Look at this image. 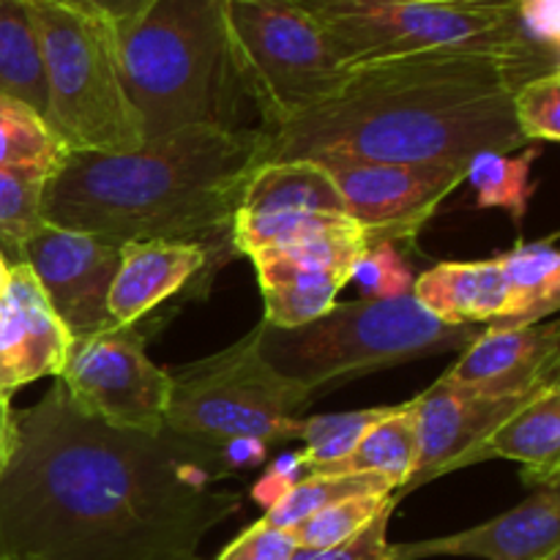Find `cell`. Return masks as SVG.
Listing matches in <instances>:
<instances>
[{"label": "cell", "instance_id": "6da1fadb", "mask_svg": "<svg viewBox=\"0 0 560 560\" xmlns=\"http://www.w3.org/2000/svg\"><path fill=\"white\" fill-rule=\"evenodd\" d=\"M219 443L91 419L58 381L16 413L0 476V558L191 560L241 512Z\"/></svg>", "mask_w": 560, "mask_h": 560}, {"label": "cell", "instance_id": "7a4b0ae2", "mask_svg": "<svg viewBox=\"0 0 560 560\" xmlns=\"http://www.w3.org/2000/svg\"><path fill=\"white\" fill-rule=\"evenodd\" d=\"M520 66L479 52H430L348 69L342 85L299 118L266 131V162L355 159L468 164L481 151H523L514 88Z\"/></svg>", "mask_w": 560, "mask_h": 560}, {"label": "cell", "instance_id": "3957f363", "mask_svg": "<svg viewBox=\"0 0 560 560\" xmlns=\"http://www.w3.org/2000/svg\"><path fill=\"white\" fill-rule=\"evenodd\" d=\"M266 153V131L235 126H189L126 153H69L44 186L42 217L115 244H200L224 260L235 208Z\"/></svg>", "mask_w": 560, "mask_h": 560}, {"label": "cell", "instance_id": "277c9868", "mask_svg": "<svg viewBox=\"0 0 560 560\" xmlns=\"http://www.w3.org/2000/svg\"><path fill=\"white\" fill-rule=\"evenodd\" d=\"M120 74L145 140L189 126H233L241 91L230 58L224 0H159L115 33Z\"/></svg>", "mask_w": 560, "mask_h": 560}, {"label": "cell", "instance_id": "5b68a950", "mask_svg": "<svg viewBox=\"0 0 560 560\" xmlns=\"http://www.w3.org/2000/svg\"><path fill=\"white\" fill-rule=\"evenodd\" d=\"M320 31L342 69L430 52H479L520 66L528 77L558 69V55L523 33L514 0H290Z\"/></svg>", "mask_w": 560, "mask_h": 560}, {"label": "cell", "instance_id": "8992f818", "mask_svg": "<svg viewBox=\"0 0 560 560\" xmlns=\"http://www.w3.org/2000/svg\"><path fill=\"white\" fill-rule=\"evenodd\" d=\"M479 326H448L413 295L397 301H345L299 328L260 323V355L312 399L372 372L465 350Z\"/></svg>", "mask_w": 560, "mask_h": 560}, {"label": "cell", "instance_id": "52a82bcc", "mask_svg": "<svg viewBox=\"0 0 560 560\" xmlns=\"http://www.w3.org/2000/svg\"><path fill=\"white\" fill-rule=\"evenodd\" d=\"M47 77L44 118L71 153H126L145 142L120 74L115 33L52 0H25Z\"/></svg>", "mask_w": 560, "mask_h": 560}, {"label": "cell", "instance_id": "ba28073f", "mask_svg": "<svg viewBox=\"0 0 560 560\" xmlns=\"http://www.w3.org/2000/svg\"><path fill=\"white\" fill-rule=\"evenodd\" d=\"M312 402L304 386L268 366L260 355V326H255L230 348L170 372L164 427L211 443L260 438L277 446L299 441Z\"/></svg>", "mask_w": 560, "mask_h": 560}, {"label": "cell", "instance_id": "9c48e42d", "mask_svg": "<svg viewBox=\"0 0 560 560\" xmlns=\"http://www.w3.org/2000/svg\"><path fill=\"white\" fill-rule=\"evenodd\" d=\"M230 58L246 96L273 131L326 102L348 69L290 0H224Z\"/></svg>", "mask_w": 560, "mask_h": 560}, {"label": "cell", "instance_id": "30bf717a", "mask_svg": "<svg viewBox=\"0 0 560 560\" xmlns=\"http://www.w3.org/2000/svg\"><path fill=\"white\" fill-rule=\"evenodd\" d=\"M140 323L109 326L74 337L55 381L77 410L109 427L162 432L170 399V372L145 353Z\"/></svg>", "mask_w": 560, "mask_h": 560}, {"label": "cell", "instance_id": "8fae6325", "mask_svg": "<svg viewBox=\"0 0 560 560\" xmlns=\"http://www.w3.org/2000/svg\"><path fill=\"white\" fill-rule=\"evenodd\" d=\"M345 200V211L370 246L413 249L441 202L465 184L468 164H388L355 159H315Z\"/></svg>", "mask_w": 560, "mask_h": 560}, {"label": "cell", "instance_id": "7c38bea8", "mask_svg": "<svg viewBox=\"0 0 560 560\" xmlns=\"http://www.w3.org/2000/svg\"><path fill=\"white\" fill-rule=\"evenodd\" d=\"M22 262L71 337L113 326L107 295L120 266V244L42 222L22 249Z\"/></svg>", "mask_w": 560, "mask_h": 560}, {"label": "cell", "instance_id": "4fadbf2b", "mask_svg": "<svg viewBox=\"0 0 560 560\" xmlns=\"http://www.w3.org/2000/svg\"><path fill=\"white\" fill-rule=\"evenodd\" d=\"M536 394L492 397V394L465 392V388L452 386L446 377H438L424 394L413 399L416 430H419V463H416L408 485L399 487L394 495L402 501L408 492L452 474L457 459L468 448H474L492 427L501 424L506 416H512L520 405L534 399Z\"/></svg>", "mask_w": 560, "mask_h": 560}, {"label": "cell", "instance_id": "5bb4252c", "mask_svg": "<svg viewBox=\"0 0 560 560\" xmlns=\"http://www.w3.org/2000/svg\"><path fill=\"white\" fill-rule=\"evenodd\" d=\"M560 375V326H487L446 372L452 386L492 397L536 394L556 386Z\"/></svg>", "mask_w": 560, "mask_h": 560}, {"label": "cell", "instance_id": "9a60e30c", "mask_svg": "<svg viewBox=\"0 0 560 560\" xmlns=\"http://www.w3.org/2000/svg\"><path fill=\"white\" fill-rule=\"evenodd\" d=\"M74 337L49 306L42 284L25 262L11 266L9 288L0 293V394L58 377Z\"/></svg>", "mask_w": 560, "mask_h": 560}, {"label": "cell", "instance_id": "2e32d148", "mask_svg": "<svg viewBox=\"0 0 560 560\" xmlns=\"http://www.w3.org/2000/svg\"><path fill=\"white\" fill-rule=\"evenodd\" d=\"M560 547V487L530 490L520 506L448 536L392 545V560H539Z\"/></svg>", "mask_w": 560, "mask_h": 560}, {"label": "cell", "instance_id": "e0dca14e", "mask_svg": "<svg viewBox=\"0 0 560 560\" xmlns=\"http://www.w3.org/2000/svg\"><path fill=\"white\" fill-rule=\"evenodd\" d=\"M211 252L180 241H126L107 295L113 326H131L189 288L211 266Z\"/></svg>", "mask_w": 560, "mask_h": 560}, {"label": "cell", "instance_id": "ac0fdd59", "mask_svg": "<svg viewBox=\"0 0 560 560\" xmlns=\"http://www.w3.org/2000/svg\"><path fill=\"white\" fill-rule=\"evenodd\" d=\"M490 459L517 463L528 490L560 487V383L547 386L501 424L492 427L457 459L454 470Z\"/></svg>", "mask_w": 560, "mask_h": 560}, {"label": "cell", "instance_id": "d6986e66", "mask_svg": "<svg viewBox=\"0 0 560 560\" xmlns=\"http://www.w3.org/2000/svg\"><path fill=\"white\" fill-rule=\"evenodd\" d=\"M413 299L448 326H492L509 304L498 260H443L416 277Z\"/></svg>", "mask_w": 560, "mask_h": 560}, {"label": "cell", "instance_id": "ffe728a7", "mask_svg": "<svg viewBox=\"0 0 560 560\" xmlns=\"http://www.w3.org/2000/svg\"><path fill=\"white\" fill-rule=\"evenodd\" d=\"M249 260L257 271L266 304L262 323L271 328H299L317 320L337 304L339 290L345 288L337 273L293 252H257Z\"/></svg>", "mask_w": 560, "mask_h": 560}, {"label": "cell", "instance_id": "44dd1931", "mask_svg": "<svg viewBox=\"0 0 560 560\" xmlns=\"http://www.w3.org/2000/svg\"><path fill=\"white\" fill-rule=\"evenodd\" d=\"M277 213L348 211L337 184L315 159H284V162L257 164L235 208V217H277Z\"/></svg>", "mask_w": 560, "mask_h": 560}, {"label": "cell", "instance_id": "7402d4cb", "mask_svg": "<svg viewBox=\"0 0 560 560\" xmlns=\"http://www.w3.org/2000/svg\"><path fill=\"white\" fill-rule=\"evenodd\" d=\"M558 235L512 246L498 255L509 288L506 312L492 326H530L545 323L560 310V252Z\"/></svg>", "mask_w": 560, "mask_h": 560}, {"label": "cell", "instance_id": "603a6c76", "mask_svg": "<svg viewBox=\"0 0 560 560\" xmlns=\"http://www.w3.org/2000/svg\"><path fill=\"white\" fill-rule=\"evenodd\" d=\"M419 463V430H416L413 399L394 405L392 413L366 430L359 446L342 459L317 474H375L392 485L405 487Z\"/></svg>", "mask_w": 560, "mask_h": 560}, {"label": "cell", "instance_id": "cb8c5ba5", "mask_svg": "<svg viewBox=\"0 0 560 560\" xmlns=\"http://www.w3.org/2000/svg\"><path fill=\"white\" fill-rule=\"evenodd\" d=\"M0 96L47 109L42 44L25 0H0Z\"/></svg>", "mask_w": 560, "mask_h": 560}, {"label": "cell", "instance_id": "d4e9b609", "mask_svg": "<svg viewBox=\"0 0 560 560\" xmlns=\"http://www.w3.org/2000/svg\"><path fill=\"white\" fill-rule=\"evenodd\" d=\"M69 153L42 113L16 98L0 96V170L49 180L63 167Z\"/></svg>", "mask_w": 560, "mask_h": 560}, {"label": "cell", "instance_id": "484cf974", "mask_svg": "<svg viewBox=\"0 0 560 560\" xmlns=\"http://www.w3.org/2000/svg\"><path fill=\"white\" fill-rule=\"evenodd\" d=\"M541 156V145H525L520 153L481 151L465 170V180L476 191V208H501L512 217L517 233L528 217L534 200V162Z\"/></svg>", "mask_w": 560, "mask_h": 560}, {"label": "cell", "instance_id": "4316f807", "mask_svg": "<svg viewBox=\"0 0 560 560\" xmlns=\"http://www.w3.org/2000/svg\"><path fill=\"white\" fill-rule=\"evenodd\" d=\"M397 485L375 474H306L293 485V490L266 512V523L273 528L295 530L312 514L323 512L331 503L355 495H392Z\"/></svg>", "mask_w": 560, "mask_h": 560}, {"label": "cell", "instance_id": "83f0119b", "mask_svg": "<svg viewBox=\"0 0 560 560\" xmlns=\"http://www.w3.org/2000/svg\"><path fill=\"white\" fill-rule=\"evenodd\" d=\"M394 405H381V408L348 410V413H328V416H304L301 419L299 441L304 448L299 452L301 465L306 474H317L331 465L342 463L361 438L366 435L372 424L392 413Z\"/></svg>", "mask_w": 560, "mask_h": 560}, {"label": "cell", "instance_id": "f1b7e54d", "mask_svg": "<svg viewBox=\"0 0 560 560\" xmlns=\"http://www.w3.org/2000/svg\"><path fill=\"white\" fill-rule=\"evenodd\" d=\"M44 186L47 180L38 175L0 170V255L9 266L22 262V249L44 222Z\"/></svg>", "mask_w": 560, "mask_h": 560}, {"label": "cell", "instance_id": "f546056e", "mask_svg": "<svg viewBox=\"0 0 560 560\" xmlns=\"http://www.w3.org/2000/svg\"><path fill=\"white\" fill-rule=\"evenodd\" d=\"M392 498L394 492L392 495L345 498V501H337L323 509V512L312 514L306 523H301L293 530L299 550H326V547L353 539L361 528H366L386 509Z\"/></svg>", "mask_w": 560, "mask_h": 560}, {"label": "cell", "instance_id": "4dcf8cb0", "mask_svg": "<svg viewBox=\"0 0 560 560\" xmlns=\"http://www.w3.org/2000/svg\"><path fill=\"white\" fill-rule=\"evenodd\" d=\"M350 282L361 290L364 301H397L413 295L416 271L408 252L394 244H375L355 260Z\"/></svg>", "mask_w": 560, "mask_h": 560}, {"label": "cell", "instance_id": "1f68e13d", "mask_svg": "<svg viewBox=\"0 0 560 560\" xmlns=\"http://www.w3.org/2000/svg\"><path fill=\"white\" fill-rule=\"evenodd\" d=\"M514 124L525 142H558L560 140V71L534 77L514 88L512 96Z\"/></svg>", "mask_w": 560, "mask_h": 560}, {"label": "cell", "instance_id": "d6a6232c", "mask_svg": "<svg viewBox=\"0 0 560 560\" xmlns=\"http://www.w3.org/2000/svg\"><path fill=\"white\" fill-rule=\"evenodd\" d=\"M399 498L394 495L381 514L366 528H361L353 539L342 545L326 547V550H299L293 560H392V541H388V525H392L394 509Z\"/></svg>", "mask_w": 560, "mask_h": 560}, {"label": "cell", "instance_id": "836d02e7", "mask_svg": "<svg viewBox=\"0 0 560 560\" xmlns=\"http://www.w3.org/2000/svg\"><path fill=\"white\" fill-rule=\"evenodd\" d=\"M299 552L293 530H282L257 520L255 525L235 536L217 560H293Z\"/></svg>", "mask_w": 560, "mask_h": 560}, {"label": "cell", "instance_id": "e575fe53", "mask_svg": "<svg viewBox=\"0 0 560 560\" xmlns=\"http://www.w3.org/2000/svg\"><path fill=\"white\" fill-rule=\"evenodd\" d=\"M52 3L77 11L113 33H120L142 20L159 0H52Z\"/></svg>", "mask_w": 560, "mask_h": 560}, {"label": "cell", "instance_id": "d590c367", "mask_svg": "<svg viewBox=\"0 0 560 560\" xmlns=\"http://www.w3.org/2000/svg\"><path fill=\"white\" fill-rule=\"evenodd\" d=\"M520 27L536 47L560 52V0H514Z\"/></svg>", "mask_w": 560, "mask_h": 560}, {"label": "cell", "instance_id": "8d00e7d4", "mask_svg": "<svg viewBox=\"0 0 560 560\" xmlns=\"http://www.w3.org/2000/svg\"><path fill=\"white\" fill-rule=\"evenodd\" d=\"M301 476H306V470H304V465H301L299 452L282 454V457L273 459V463L268 465L266 474H262L260 479L252 485V490H249L252 501L268 512V509L277 506V503L282 501L290 490H293V485L301 479Z\"/></svg>", "mask_w": 560, "mask_h": 560}, {"label": "cell", "instance_id": "74e56055", "mask_svg": "<svg viewBox=\"0 0 560 560\" xmlns=\"http://www.w3.org/2000/svg\"><path fill=\"white\" fill-rule=\"evenodd\" d=\"M219 454H222L224 468L235 476L266 463L271 446L260 438H230V441L219 443Z\"/></svg>", "mask_w": 560, "mask_h": 560}, {"label": "cell", "instance_id": "f35d334b", "mask_svg": "<svg viewBox=\"0 0 560 560\" xmlns=\"http://www.w3.org/2000/svg\"><path fill=\"white\" fill-rule=\"evenodd\" d=\"M16 448V413L11 408V397L0 394V476L9 468Z\"/></svg>", "mask_w": 560, "mask_h": 560}, {"label": "cell", "instance_id": "ab89813d", "mask_svg": "<svg viewBox=\"0 0 560 560\" xmlns=\"http://www.w3.org/2000/svg\"><path fill=\"white\" fill-rule=\"evenodd\" d=\"M9 277H11V266L3 255H0V293L9 288Z\"/></svg>", "mask_w": 560, "mask_h": 560}, {"label": "cell", "instance_id": "60d3db41", "mask_svg": "<svg viewBox=\"0 0 560 560\" xmlns=\"http://www.w3.org/2000/svg\"><path fill=\"white\" fill-rule=\"evenodd\" d=\"M441 3H495V0H441Z\"/></svg>", "mask_w": 560, "mask_h": 560}, {"label": "cell", "instance_id": "b9f144b4", "mask_svg": "<svg viewBox=\"0 0 560 560\" xmlns=\"http://www.w3.org/2000/svg\"><path fill=\"white\" fill-rule=\"evenodd\" d=\"M539 560H560V547H556V550H550L545 558H539Z\"/></svg>", "mask_w": 560, "mask_h": 560}, {"label": "cell", "instance_id": "7bdbcfd3", "mask_svg": "<svg viewBox=\"0 0 560 560\" xmlns=\"http://www.w3.org/2000/svg\"><path fill=\"white\" fill-rule=\"evenodd\" d=\"M0 560H14V558H0Z\"/></svg>", "mask_w": 560, "mask_h": 560}, {"label": "cell", "instance_id": "ee69618b", "mask_svg": "<svg viewBox=\"0 0 560 560\" xmlns=\"http://www.w3.org/2000/svg\"><path fill=\"white\" fill-rule=\"evenodd\" d=\"M191 560H200V558H191Z\"/></svg>", "mask_w": 560, "mask_h": 560}]
</instances>
